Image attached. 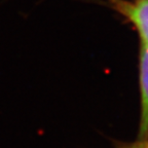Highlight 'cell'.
I'll return each mask as SVG.
<instances>
[{
    "mask_svg": "<svg viewBox=\"0 0 148 148\" xmlns=\"http://www.w3.org/2000/svg\"><path fill=\"white\" fill-rule=\"evenodd\" d=\"M111 7L137 29L141 42L148 41V0H108Z\"/></svg>",
    "mask_w": 148,
    "mask_h": 148,
    "instance_id": "6da1fadb",
    "label": "cell"
},
{
    "mask_svg": "<svg viewBox=\"0 0 148 148\" xmlns=\"http://www.w3.org/2000/svg\"><path fill=\"white\" fill-rule=\"evenodd\" d=\"M140 88H141V119L139 139L148 138V41L141 42L140 49Z\"/></svg>",
    "mask_w": 148,
    "mask_h": 148,
    "instance_id": "7a4b0ae2",
    "label": "cell"
}]
</instances>
